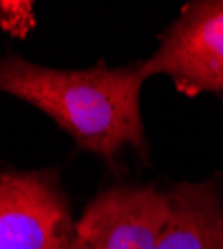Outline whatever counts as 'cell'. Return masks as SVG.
I'll return each instance as SVG.
<instances>
[{
	"instance_id": "obj_1",
	"label": "cell",
	"mask_w": 223,
	"mask_h": 249,
	"mask_svg": "<svg viewBox=\"0 0 223 249\" xmlns=\"http://www.w3.org/2000/svg\"><path fill=\"white\" fill-rule=\"evenodd\" d=\"M141 62L110 68L60 70L6 54L0 58V92L52 118L80 148L116 163L124 150L148 154L141 120Z\"/></svg>"
},
{
	"instance_id": "obj_2",
	"label": "cell",
	"mask_w": 223,
	"mask_h": 249,
	"mask_svg": "<svg viewBox=\"0 0 223 249\" xmlns=\"http://www.w3.org/2000/svg\"><path fill=\"white\" fill-rule=\"evenodd\" d=\"M146 80L172 78L177 92L195 98L223 92V0H193L184 4L161 32L157 50L141 60Z\"/></svg>"
},
{
	"instance_id": "obj_3",
	"label": "cell",
	"mask_w": 223,
	"mask_h": 249,
	"mask_svg": "<svg viewBox=\"0 0 223 249\" xmlns=\"http://www.w3.org/2000/svg\"><path fill=\"white\" fill-rule=\"evenodd\" d=\"M74 223L56 170H0V249H66Z\"/></svg>"
},
{
	"instance_id": "obj_6",
	"label": "cell",
	"mask_w": 223,
	"mask_h": 249,
	"mask_svg": "<svg viewBox=\"0 0 223 249\" xmlns=\"http://www.w3.org/2000/svg\"><path fill=\"white\" fill-rule=\"evenodd\" d=\"M0 22L12 24V32L24 36L32 26V4L28 2H0Z\"/></svg>"
},
{
	"instance_id": "obj_4",
	"label": "cell",
	"mask_w": 223,
	"mask_h": 249,
	"mask_svg": "<svg viewBox=\"0 0 223 249\" xmlns=\"http://www.w3.org/2000/svg\"><path fill=\"white\" fill-rule=\"evenodd\" d=\"M168 215V194L155 185H114L86 205L66 249H157Z\"/></svg>"
},
{
	"instance_id": "obj_5",
	"label": "cell",
	"mask_w": 223,
	"mask_h": 249,
	"mask_svg": "<svg viewBox=\"0 0 223 249\" xmlns=\"http://www.w3.org/2000/svg\"><path fill=\"white\" fill-rule=\"evenodd\" d=\"M168 194L157 249H223V196L213 181H184Z\"/></svg>"
}]
</instances>
